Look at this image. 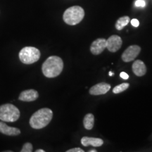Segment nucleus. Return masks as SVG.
Masks as SVG:
<instances>
[{"instance_id": "22", "label": "nucleus", "mask_w": 152, "mask_h": 152, "mask_svg": "<svg viewBox=\"0 0 152 152\" xmlns=\"http://www.w3.org/2000/svg\"><path fill=\"white\" fill-rule=\"evenodd\" d=\"M36 152H45V150L43 149H37L35 151Z\"/></svg>"}, {"instance_id": "10", "label": "nucleus", "mask_w": 152, "mask_h": 152, "mask_svg": "<svg viewBox=\"0 0 152 152\" xmlns=\"http://www.w3.org/2000/svg\"><path fill=\"white\" fill-rule=\"evenodd\" d=\"M39 97V93L33 89L23 91L18 96V99L22 102H30L35 101Z\"/></svg>"}, {"instance_id": "16", "label": "nucleus", "mask_w": 152, "mask_h": 152, "mask_svg": "<svg viewBox=\"0 0 152 152\" xmlns=\"http://www.w3.org/2000/svg\"><path fill=\"white\" fill-rule=\"evenodd\" d=\"M129 87H130V84L129 83H122V84H120L117 85V86H115L113 89V93H114V94H119V93H121L126 90H128Z\"/></svg>"}, {"instance_id": "21", "label": "nucleus", "mask_w": 152, "mask_h": 152, "mask_svg": "<svg viewBox=\"0 0 152 152\" xmlns=\"http://www.w3.org/2000/svg\"><path fill=\"white\" fill-rule=\"evenodd\" d=\"M120 76H121V78L124 79V80H128L129 78V75L128 73H126L125 72H122L120 74Z\"/></svg>"}, {"instance_id": "6", "label": "nucleus", "mask_w": 152, "mask_h": 152, "mask_svg": "<svg viewBox=\"0 0 152 152\" xmlns=\"http://www.w3.org/2000/svg\"><path fill=\"white\" fill-rule=\"evenodd\" d=\"M141 52V47L138 45H131L123 52L121 58L124 62H130L134 60Z\"/></svg>"}, {"instance_id": "2", "label": "nucleus", "mask_w": 152, "mask_h": 152, "mask_svg": "<svg viewBox=\"0 0 152 152\" xmlns=\"http://www.w3.org/2000/svg\"><path fill=\"white\" fill-rule=\"evenodd\" d=\"M53 118V111L48 108H43L34 113L30 117L29 123L33 129L44 128L51 122Z\"/></svg>"}, {"instance_id": "14", "label": "nucleus", "mask_w": 152, "mask_h": 152, "mask_svg": "<svg viewBox=\"0 0 152 152\" xmlns=\"http://www.w3.org/2000/svg\"><path fill=\"white\" fill-rule=\"evenodd\" d=\"M94 116L92 113H87L85 115L83 119V125L86 130H90L94 127Z\"/></svg>"}, {"instance_id": "23", "label": "nucleus", "mask_w": 152, "mask_h": 152, "mask_svg": "<svg viewBox=\"0 0 152 152\" xmlns=\"http://www.w3.org/2000/svg\"><path fill=\"white\" fill-rule=\"evenodd\" d=\"M109 76H113V75H114V73H113V72L110 71V72H109Z\"/></svg>"}, {"instance_id": "4", "label": "nucleus", "mask_w": 152, "mask_h": 152, "mask_svg": "<svg viewBox=\"0 0 152 152\" xmlns=\"http://www.w3.org/2000/svg\"><path fill=\"white\" fill-rule=\"evenodd\" d=\"M20 115V111L14 104H5L0 106V121L13 123L18 121Z\"/></svg>"}, {"instance_id": "18", "label": "nucleus", "mask_w": 152, "mask_h": 152, "mask_svg": "<svg viewBox=\"0 0 152 152\" xmlns=\"http://www.w3.org/2000/svg\"><path fill=\"white\" fill-rule=\"evenodd\" d=\"M146 2L144 0H137L135 1V6L137 7H144Z\"/></svg>"}, {"instance_id": "24", "label": "nucleus", "mask_w": 152, "mask_h": 152, "mask_svg": "<svg viewBox=\"0 0 152 152\" xmlns=\"http://www.w3.org/2000/svg\"><path fill=\"white\" fill-rule=\"evenodd\" d=\"M97 151H96V149H92V150H90V151H89V152H96Z\"/></svg>"}, {"instance_id": "9", "label": "nucleus", "mask_w": 152, "mask_h": 152, "mask_svg": "<svg viewBox=\"0 0 152 152\" xmlns=\"http://www.w3.org/2000/svg\"><path fill=\"white\" fill-rule=\"evenodd\" d=\"M111 89V85L106 83H98V84L94 85L90 89V94L91 95H102L105 94Z\"/></svg>"}, {"instance_id": "5", "label": "nucleus", "mask_w": 152, "mask_h": 152, "mask_svg": "<svg viewBox=\"0 0 152 152\" xmlns=\"http://www.w3.org/2000/svg\"><path fill=\"white\" fill-rule=\"evenodd\" d=\"M41 53L39 50L33 47H25L19 52V59L23 64L30 65L39 59Z\"/></svg>"}, {"instance_id": "3", "label": "nucleus", "mask_w": 152, "mask_h": 152, "mask_svg": "<svg viewBox=\"0 0 152 152\" xmlns=\"http://www.w3.org/2000/svg\"><path fill=\"white\" fill-rule=\"evenodd\" d=\"M84 16V9L79 6H73L66 9L63 15V19L66 24L75 26L83 20Z\"/></svg>"}, {"instance_id": "11", "label": "nucleus", "mask_w": 152, "mask_h": 152, "mask_svg": "<svg viewBox=\"0 0 152 152\" xmlns=\"http://www.w3.org/2000/svg\"><path fill=\"white\" fill-rule=\"evenodd\" d=\"M0 132L7 136H18L20 134V130L17 128L9 126L4 121H0Z\"/></svg>"}, {"instance_id": "17", "label": "nucleus", "mask_w": 152, "mask_h": 152, "mask_svg": "<svg viewBox=\"0 0 152 152\" xmlns=\"http://www.w3.org/2000/svg\"><path fill=\"white\" fill-rule=\"evenodd\" d=\"M33 149V147L31 143L30 142H27V143L24 144V145L23 146L22 149L20 150V152H32Z\"/></svg>"}, {"instance_id": "13", "label": "nucleus", "mask_w": 152, "mask_h": 152, "mask_svg": "<svg viewBox=\"0 0 152 152\" xmlns=\"http://www.w3.org/2000/svg\"><path fill=\"white\" fill-rule=\"evenodd\" d=\"M132 71L138 77H142L147 73V67L145 64L141 60H137L132 64Z\"/></svg>"}, {"instance_id": "15", "label": "nucleus", "mask_w": 152, "mask_h": 152, "mask_svg": "<svg viewBox=\"0 0 152 152\" xmlns=\"http://www.w3.org/2000/svg\"><path fill=\"white\" fill-rule=\"evenodd\" d=\"M130 21V18L129 16H125L123 17H121L118 19V20L115 23V28L118 30H123V28L126 26L129 23Z\"/></svg>"}, {"instance_id": "20", "label": "nucleus", "mask_w": 152, "mask_h": 152, "mask_svg": "<svg viewBox=\"0 0 152 152\" xmlns=\"http://www.w3.org/2000/svg\"><path fill=\"white\" fill-rule=\"evenodd\" d=\"M131 24L134 27H138L139 25H140V22H139V20L137 19H132V20H131Z\"/></svg>"}, {"instance_id": "8", "label": "nucleus", "mask_w": 152, "mask_h": 152, "mask_svg": "<svg viewBox=\"0 0 152 152\" xmlns=\"http://www.w3.org/2000/svg\"><path fill=\"white\" fill-rule=\"evenodd\" d=\"M106 49V39L104 38H98L92 43L90 52L94 55H99Z\"/></svg>"}, {"instance_id": "12", "label": "nucleus", "mask_w": 152, "mask_h": 152, "mask_svg": "<svg viewBox=\"0 0 152 152\" xmlns=\"http://www.w3.org/2000/svg\"><path fill=\"white\" fill-rule=\"evenodd\" d=\"M104 141L100 138L89 137H83L81 139V144L84 147L92 146L94 147H99L103 145Z\"/></svg>"}, {"instance_id": "7", "label": "nucleus", "mask_w": 152, "mask_h": 152, "mask_svg": "<svg viewBox=\"0 0 152 152\" xmlns=\"http://www.w3.org/2000/svg\"><path fill=\"white\" fill-rule=\"evenodd\" d=\"M122 45V39L118 35H111L109 37V39H106V49H108V50L111 52H116L121 49Z\"/></svg>"}, {"instance_id": "19", "label": "nucleus", "mask_w": 152, "mask_h": 152, "mask_svg": "<svg viewBox=\"0 0 152 152\" xmlns=\"http://www.w3.org/2000/svg\"><path fill=\"white\" fill-rule=\"evenodd\" d=\"M66 152H84V150L81 148H73V149H68Z\"/></svg>"}, {"instance_id": "1", "label": "nucleus", "mask_w": 152, "mask_h": 152, "mask_svg": "<svg viewBox=\"0 0 152 152\" xmlns=\"http://www.w3.org/2000/svg\"><path fill=\"white\" fill-rule=\"evenodd\" d=\"M64 69V61L59 56H51L47 58L42 66L43 75L49 78L56 77Z\"/></svg>"}]
</instances>
